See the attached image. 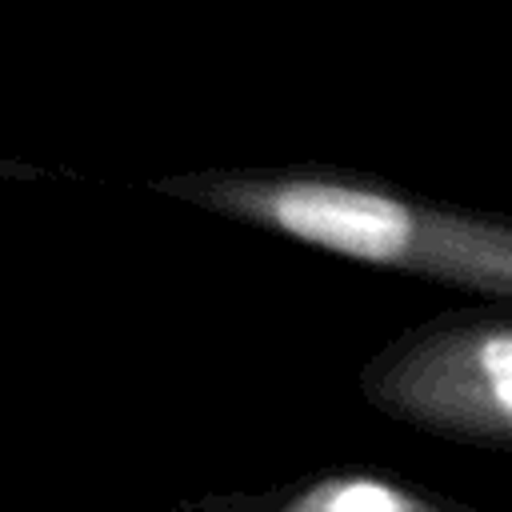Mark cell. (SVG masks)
I'll list each match as a JSON object with an SVG mask.
<instances>
[{"instance_id": "obj_1", "label": "cell", "mask_w": 512, "mask_h": 512, "mask_svg": "<svg viewBox=\"0 0 512 512\" xmlns=\"http://www.w3.org/2000/svg\"><path fill=\"white\" fill-rule=\"evenodd\" d=\"M160 188L356 264L512 300V224L332 176H184Z\"/></svg>"}, {"instance_id": "obj_2", "label": "cell", "mask_w": 512, "mask_h": 512, "mask_svg": "<svg viewBox=\"0 0 512 512\" xmlns=\"http://www.w3.org/2000/svg\"><path fill=\"white\" fill-rule=\"evenodd\" d=\"M368 392L428 432L512 444V320L456 316L420 328L368 372Z\"/></svg>"}, {"instance_id": "obj_3", "label": "cell", "mask_w": 512, "mask_h": 512, "mask_svg": "<svg viewBox=\"0 0 512 512\" xmlns=\"http://www.w3.org/2000/svg\"><path fill=\"white\" fill-rule=\"evenodd\" d=\"M280 512H444L440 504L376 476H328L296 492Z\"/></svg>"}]
</instances>
